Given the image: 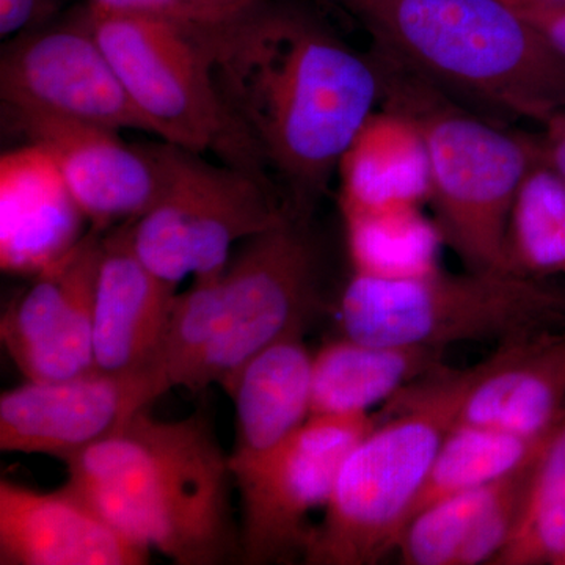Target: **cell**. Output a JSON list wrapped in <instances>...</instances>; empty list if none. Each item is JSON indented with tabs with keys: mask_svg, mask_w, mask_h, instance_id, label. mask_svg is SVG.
Segmentation results:
<instances>
[{
	"mask_svg": "<svg viewBox=\"0 0 565 565\" xmlns=\"http://www.w3.org/2000/svg\"><path fill=\"white\" fill-rule=\"evenodd\" d=\"M353 274L411 278L438 269L445 243L437 222L416 204L343 211Z\"/></svg>",
	"mask_w": 565,
	"mask_h": 565,
	"instance_id": "7402d4cb",
	"label": "cell"
},
{
	"mask_svg": "<svg viewBox=\"0 0 565 565\" xmlns=\"http://www.w3.org/2000/svg\"><path fill=\"white\" fill-rule=\"evenodd\" d=\"M493 486L451 494L416 512L397 541L403 564L457 565Z\"/></svg>",
	"mask_w": 565,
	"mask_h": 565,
	"instance_id": "4316f807",
	"label": "cell"
},
{
	"mask_svg": "<svg viewBox=\"0 0 565 565\" xmlns=\"http://www.w3.org/2000/svg\"><path fill=\"white\" fill-rule=\"evenodd\" d=\"M145 548L111 525L66 482L55 492H36L0 482V564L141 565Z\"/></svg>",
	"mask_w": 565,
	"mask_h": 565,
	"instance_id": "2e32d148",
	"label": "cell"
},
{
	"mask_svg": "<svg viewBox=\"0 0 565 565\" xmlns=\"http://www.w3.org/2000/svg\"><path fill=\"white\" fill-rule=\"evenodd\" d=\"M533 460L494 482L493 492L476 520L457 565L492 564L500 555L514 531Z\"/></svg>",
	"mask_w": 565,
	"mask_h": 565,
	"instance_id": "83f0119b",
	"label": "cell"
},
{
	"mask_svg": "<svg viewBox=\"0 0 565 565\" xmlns=\"http://www.w3.org/2000/svg\"><path fill=\"white\" fill-rule=\"evenodd\" d=\"M288 217L274 184L167 141L161 195L129 228L140 262L178 286L221 277L233 245Z\"/></svg>",
	"mask_w": 565,
	"mask_h": 565,
	"instance_id": "ba28073f",
	"label": "cell"
},
{
	"mask_svg": "<svg viewBox=\"0 0 565 565\" xmlns=\"http://www.w3.org/2000/svg\"><path fill=\"white\" fill-rule=\"evenodd\" d=\"M313 359L302 333L253 356L225 390L236 407V441L230 456L234 481L252 473L311 416Z\"/></svg>",
	"mask_w": 565,
	"mask_h": 565,
	"instance_id": "ac0fdd59",
	"label": "cell"
},
{
	"mask_svg": "<svg viewBox=\"0 0 565 565\" xmlns=\"http://www.w3.org/2000/svg\"><path fill=\"white\" fill-rule=\"evenodd\" d=\"M340 207L375 210L429 202L430 169L418 125L403 111H374L338 167Z\"/></svg>",
	"mask_w": 565,
	"mask_h": 565,
	"instance_id": "ffe728a7",
	"label": "cell"
},
{
	"mask_svg": "<svg viewBox=\"0 0 565 565\" xmlns=\"http://www.w3.org/2000/svg\"><path fill=\"white\" fill-rule=\"evenodd\" d=\"M52 0H0V35L2 39L29 32L46 18Z\"/></svg>",
	"mask_w": 565,
	"mask_h": 565,
	"instance_id": "f546056e",
	"label": "cell"
},
{
	"mask_svg": "<svg viewBox=\"0 0 565 565\" xmlns=\"http://www.w3.org/2000/svg\"><path fill=\"white\" fill-rule=\"evenodd\" d=\"M444 352L345 337L327 344L313 359L311 416L370 415L374 405L444 370Z\"/></svg>",
	"mask_w": 565,
	"mask_h": 565,
	"instance_id": "44dd1931",
	"label": "cell"
},
{
	"mask_svg": "<svg viewBox=\"0 0 565 565\" xmlns=\"http://www.w3.org/2000/svg\"><path fill=\"white\" fill-rule=\"evenodd\" d=\"M375 51L430 82L544 126L565 114V61L503 0H340Z\"/></svg>",
	"mask_w": 565,
	"mask_h": 565,
	"instance_id": "3957f363",
	"label": "cell"
},
{
	"mask_svg": "<svg viewBox=\"0 0 565 565\" xmlns=\"http://www.w3.org/2000/svg\"><path fill=\"white\" fill-rule=\"evenodd\" d=\"M65 463L66 482L145 548L180 565L241 557L230 457L206 411L161 422L145 408Z\"/></svg>",
	"mask_w": 565,
	"mask_h": 565,
	"instance_id": "7a4b0ae2",
	"label": "cell"
},
{
	"mask_svg": "<svg viewBox=\"0 0 565 565\" xmlns=\"http://www.w3.org/2000/svg\"><path fill=\"white\" fill-rule=\"evenodd\" d=\"M90 230L57 162L25 143L0 158V267L36 277L65 258Z\"/></svg>",
	"mask_w": 565,
	"mask_h": 565,
	"instance_id": "e0dca14e",
	"label": "cell"
},
{
	"mask_svg": "<svg viewBox=\"0 0 565 565\" xmlns=\"http://www.w3.org/2000/svg\"><path fill=\"white\" fill-rule=\"evenodd\" d=\"M214 74L291 217L308 222L382 102L373 57L307 14L266 0L212 32Z\"/></svg>",
	"mask_w": 565,
	"mask_h": 565,
	"instance_id": "6da1fadb",
	"label": "cell"
},
{
	"mask_svg": "<svg viewBox=\"0 0 565 565\" xmlns=\"http://www.w3.org/2000/svg\"><path fill=\"white\" fill-rule=\"evenodd\" d=\"M546 434L533 438L493 427L456 423L435 456L411 519L426 505L451 494L493 484L525 467L537 455Z\"/></svg>",
	"mask_w": 565,
	"mask_h": 565,
	"instance_id": "603a6c76",
	"label": "cell"
},
{
	"mask_svg": "<svg viewBox=\"0 0 565 565\" xmlns=\"http://www.w3.org/2000/svg\"><path fill=\"white\" fill-rule=\"evenodd\" d=\"M519 11L565 61V6Z\"/></svg>",
	"mask_w": 565,
	"mask_h": 565,
	"instance_id": "4dcf8cb0",
	"label": "cell"
},
{
	"mask_svg": "<svg viewBox=\"0 0 565 565\" xmlns=\"http://www.w3.org/2000/svg\"><path fill=\"white\" fill-rule=\"evenodd\" d=\"M218 278L193 280L188 291L178 294L163 334L158 362L161 394L169 390L202 392V379L215 334Z\"/></svg>",
	"mask_w": 565,
	"mask_h": 565,
	"instance_id": "484cf974",
	"label": "cell"
},
{
	"mask_svg": "<svg viewBox=\"0 0 565 565\" xmlns=\"http://www.w3.org/2000/svg\"><path fill=\"white\" fill-rule=\"evenodd\" d=\"M557 565H565V553H564L563 557H561L559 564H557Z\"/></svg>",
	"mask_w": 565,
	"mask_h": 565,
	"instance_id": "836d02e7",
	"label": "cell"
},
{
	"mask_svg": "<svg viewBox=\"0 0 565 565\" xmlns=\"http://www.w3.org/2000/svg\"><path fill=\"white\" fill-rule=\"evenodd\" d=\"M129 223L103 237L93 327L95 370L143 379L158 399L159 355L178 286L140 262Z\"/></svg>",
	"mask_w": 565,
	"mask_h": 565,
	"instance_id": "9a60e30c",
	"label": "cell"
},
{
	"mask_svg": "<svg viewBox=\"0 0 565 565\" xmlns=\"http://www.w3.org/2000/svg\"><path fill=\"white\" fill-rule=\"evenodd\" d=\"M106 233L84 239L7 308L0 334L28 381H62L95 370V294Z\"/></svg>",
	"mask_w": 565,
	"mask_h": 565,
	"instance_id": "4fadbf2b",
	"label": "cell"
},
{
	"mask_svg": "<svg viewBox=\"0 0 565 565\" xmlns=\"http://www.w3.org/2000/svg\"><path fill=\"white\" fill-rule=\"evenodd\" d=\"M565 553V405L531 465L519 516L494 565L559 564Z\"/></svg>",
	"mask_w": 565,
	"mask_h": 565,
	"instance_id": "cb8c5ba5",
	"label": "cell"
},
{
	"mask_svg": "<svg viewBox=\"0 0 565 565\" xmlns=\"http://www.w3.org/2000/svg\"><path fill=\"white\" fill-rule=\"evenodd\" d=\"M515 10L537 9V7L565 6V0H503Z\"/></svg>",
	"mask_w": 565,
	"mask_h": 565,
	"instance_id": "d6a6232c",
	"label": "cell"
},
{
	"mask_svg": "<svg viewBox=\"0 0 565 565\" xmlns=\"http://www.w3.org/2000/svg\"><path fill=\"white\" fill-rule=\"evenodd\" d=\"M152 401L143 379L98 370L62 381H28L0 397V449L66 462Z\"/></svg>",
	"mask_w": 565,
	"mask_h": 565,
	"instance_id": "5bb4252c",
	"label": "cell"
},
{
	"mask_svg": "<svg viewBox=\"0 0 565 565\" xmlns=\"http://www.w3.org/2000/svg\"><path fill=\"white\" fill-rule=\"evenodd\" d=\"M84 10L122 87L159 139L199 154L212 152L221 163L277 188L255 143L223 102L212 32L93 2Z\"/></svg>",
	"mask_w": 565,
	"mask_h": 565,
	"instance_id": "52a82bcc",
	"label": "cell"
},
{
	"mask_svg": "<svg viewBox=\"0 0 565 565\" xmlns=\"http://www.w3.org/2000/svg\"><path fill=\"white\" fill-rule=\"evenodd\" d=\"M345 338L445 349L465 341L516 343L565 327V289L515 273L353 274L340 303Z\"/></svg>",
	"mask_w": 565,
	"mask_h": 565,
	"instance_id": "8992f818",
	"label": "cell"
},
{
	"mask_svg": "<svg viewBox=\"0 0 565 565\" xmlns=\"http://www.w3.org/2000/svg\"><path fill=\"white\" fill-rule=\"evenodd\" d=\"M382 102L418 125L435 222L468 270L514 273L508 226L516 191L541 159L537 136L511 132L457 106L441 88L375 51ZM516 274V273H515Z\"/></svg>",
	"mask_w": 565,
	"mask_h": 565,
	"instance_id": "277c9868",
	"label": "cell"
},
{
	"mask_svg": "<svg viewBox=\"0 0 565 565\" xmlns=\"http://www.w3.org/2000/svg\"><path fill=\"white\" fill-rule=\"evenodd\" d=\"M565 405V327L503 344L482 362L457 423L542 437Z\"/></svg>",
	"mask_w": 565,
	"mask_h": 565,
	"instance_id": "d6986e66",
	"label": "cell"
},
{
	"mask_svg": "<svg viewBox=\"0 0 565 565\" xmlns=\"http://www.w3.org/2000/svg\"><path fill=\"white\" fill-rule=\"evenodd\" d=\"M0 99L2 106L158 137L122 87L84 9L65 24L24 32L3 47Z\"/></svg>",
	"mask_w": 565,
	"mask_h": 565,
	"instance_id": "8fae6325",
	"label": "cell"
},
{
	"mask_svg": "<svg viewBox=\"0 0 565 565\" xmlns=\"http://www.w3.org/2000/svg\"><path fill=\"white\" fill-rule=\"evenodd\" d=\"M10 129L46 148L92 230L107 233L141 217L166 182V145H131L120 132L46 111L2 106Z\"/></svg>",
	"mask_w": 565,
	"mask_h": 565,
	"instance_id": "7c38bea8",
	"label": "cell"
},
{
	"mask_svg": "<svg viewBox=\"0 0 565 565\" xmlns=\"http://www.w3.org/2000/svg\"><path fill=\"white\" fill-rule=\"evenodd\" d=\"M106 9L163 18L212 32L241 20L266 0H90Z\"/></svg>",
	"mask_w": 565,
	"mask_h": 565,
	"instance_id": "f1b7e54d",
	"label": "cell"
},
{
	"mask_svg": "<svg viewBox=\"0 0 565 565\" xmlns=\"http://www.w3.org/2000/svg\"><path fill=\"white\" fill-rule=\"evenodd\" d=\"M374 424L370 415L310 416L273 456L234 481L245 564H288L305 556L313 533L308 515L329 503L341 463Z\"/></svg>",
	"mask_w": 565,
	"mask_h": 565,
	"instance_id": "30bf717a",
	"label": "cell"
},
{
	"mask_svg": "<svg viewBox=\"0 0 565 565\" xmlns=\"http://www.w3.org/2000/svg\"><path fill=\"white\" fill-rule=\"evenodd\" d=\"M481 371L482 363L441 370L394 397L396 415L375 422L341 463L305 563L375 564L396 548L435 456Z\"/></svg>",
	"mask_w": 565,
	"mask_h": 565,
	"instance_id": "5b68a950",
	"label": "cell"
},
{
	"mask_svg": "<svg viewBox=\"0 0 565 565\" xmlns=\"http://www.w3.org/2000/svg\"><path fill=\"white\" fill-rule=\"evenodd\" d=\"M514 273L565 275V178L541 156L516 191L508 226Z\"/></svg>",
	"mask_w": 565,
	"mask_h": 565,
	"instance_id": "d4e9b609",
	"label": "cell"
},
{
	"mask_svg": "<svg viewBox=\"0 0 565 565\" xmlns=\"http://www.w3.org/2000/svg\"><path fill=\"white\" fill-rule=\"evenodd\" d=\"M542 128L537 136L542 156L565 178V114L556 115Z\"/></svg>",
	"mask_w": 565,
	"mask_h": 565,
	"instance_id": "1f68e13d",
	"label": "cell"
},
{
	"mask_svg": "<svg viewBox=\"0 0 565 565\" xmlns=\"http://www.w3.org/2000/svg\"><path fill=\"white\" fill-rule=\"evenodd\" d=\"M307 222L285 218L248 237L218 278L217 321L202 388L233 384L264 349L303 332L318 299Z\"/></svg>",
	"mask_w": 565,
	"mask_h": 565,
	"instance_id": "9c48e42d",
	"label": "cell"
}]
</instances>
